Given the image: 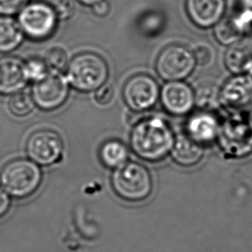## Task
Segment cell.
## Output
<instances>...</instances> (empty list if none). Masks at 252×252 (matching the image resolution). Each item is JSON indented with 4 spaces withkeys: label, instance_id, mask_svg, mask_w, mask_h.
I'll list each match as a JSON object with an SVG mask.
<instances>
[{
    "label": "cell",
    "instance_id": "4dcf8cb0",
    "mask_svg": "<svg viewBox=\"0 0 252 252\" xmlns=\"http://www.w3.org/2000/svg\"><path fill=\"white\" fill-rule=\"evenodd\" d=\"M244 74H248L252 77V56L251 57V59L249 60L248 63L245 66Z\"/></svg>",
    "mask_w": 252,
    "mask_h": 252
},
{
    "label": "cell",
    "instance_id": "5bb4252c",
    "mask_svg": "<svg viewBox=\"0 0 252 252\" xmlns=\"http://www.w3.org/2000/svg\"><path fill=\"white\" fill-rule=\"evenodd\" d=\"M219 130L217 119L208 112H200L192 116L187 124V135L201 144L214 140Z\"/></svg>",
    "mask_w": 252,
    "mask_h": 252
},
{
    "label": "cell",
    "instance_id": "1f68e13d",
    "mask_svg": "<svg viewBox=\"0 0 252 252\" xmlns=\"http://www.w3.org/2000/svg\"><path fill=\"white\" fill-rule=\"evenodd\" d=\"M81 4H85V5H89V6H93L94 4H97L99 1L101 0H78Z\"/></svg>",
    "mask_w": 252,
    "mask_h": 252
},
{
    "label": "cell",
    "instance_id": "f546056e",
    "mask_svg": "<svg viewBox=\"0 0 252 252\" xmlns=\"http://www.w3.org/2000/svg\"><path fill=\"white\" fill-rule=\"evenodd\" d=\"M93 11L97 17L99 18H104L105 16H107L110 12V4L107 2V0H101L98 2L97 4H94L93 6Z\"/></svg>",
    "mask_w": 252,
    "mask_h": 252
},
{
    "label": "cell",
    "instance_id": "d4e9b609",
    "mask_svg": "<svg viewBox=\"0 0 252 252\" xmlns=\"http://www.w3.org/2000/svg\"><path fill=\"white\" fill-rule=\"evenodd\" d=\"M193 54L196 64L200 67H206L214 61V49L205 42L198 43L193 49Z\"/></svg>",
    "mask_w": 252,
    "mask_h": 252
},
{
    "label": "cell",
    "instance_id": "cb8c5ba5",
    "mask_svg": "<svg viewBox=\"0 0 252 252\" xmlns=\"http://www.w3.org/2000/svg\"><path fill=\"white\" fill-rule=\"evenodd\" d=\"M25 64L27 78L34 83L42 80L50 70L43 59L32 58L25 62Z\"/></svg>",
    "mask_w": 252,
    "mask_h": 252
},
{
    "label": "cell",
    "instance_id": "484cf974",
    "mask_svg": "<svg viewBox=\"0 0 252 252\" xmlns=\"http://www.w3.org/2000/svg\"><path fill=\"white\" fill-rule=\"evenodd\" d=\"M52 6L59 20H67L74 13V0H50Z\"/></svg>",
    "mask_w": 252,
    "mask_h": 252
},
{
    "label": "cell",
    "instance_id": "8fae6325",
    "mask_svg": "<svg viewBox=\"0 0 252 252\" xmlns=\"http://www.w3.org/2000/svg\"><path fill=\"white\" fill-rule=\"evenodd\" d=\"M220 103L224 107L242 111L252 106V77L235 74L220 90Z\"/></svg>",
    "mask_w": 252,
    "mask_h": 252
},
{
    "label": "cell",
    "instance_id": "3957f363",
    "mask_svg": "<svg viewBox=\"0 0 252 252\" xmlns=\"http://www.w3.org/2000/svg\"><path fill=\"white\" fill-rule=\"evenodd\" d=\"M66 77L71 87L77 91L95 92L107 82L108 65L95 53H81L69 62Z\"/></svg>",
    "mask_w": 252,
    "mask_h": 252
},
{
    "label": "cell",
    "instance_id": "4316f807",
    "mask_svg": "<svg viewBox=\"0 0 252 252\" xmlns=\"http://www.w3.org/2000/svg\"><path fill=\"white\" fill-rule=\"evenodd\" d=\"M30 0H0V14L12 16L18 14L29 4Z\"/></svg>",
    "mask_w": 252,
    "mask_h": 252
},
{
    "label": "cell",
    "instance_id": "9c48e42d",
    "mask_svg": "<svg viewBox=\"0 0 252 252\" xmlns=\"http://www.w3.org/2000/svg\"><path fill=\"white\" fill-rule=\"evenodd\" d=\"M63 142L59 134L43 129L32 133L27 140L26 152L32 161L40 166H50L63 157Z\"/></svg>",
    "mask_w": 252,
    "mask_h": 252
},
{
    "label": "cell",
    "instance_id": "277c9868",
    "mask_svg": "<svg viewBox=\"0 0 252 252\" xmlns=\"http://www.w3.org/2000/svg\"><path fill=\"white\" fill-rule=\"evenodd\" d=\"M42 173L38 164L28 159H16L4 166L0 173L1 187L11 196L24 199L40 188Z\"/></svg>",
    "mask_w": 252,
    "mask_h": 252
},
{
    "label": "cell",
    "instance_id": "44dd1931",
    "mask_svg": "<svg viewBox=\"0 0 252 252\" xmlns=\"http://www.w3.org/2000/svg\"><path fill=\"white\" fill-rule=\"evenodd\" d=\"M44 62L51 70L63 72L67 69L69 64L68 54L62 46H53L47 49L44 55Z\"/></svg>",
    "mask_w": 252,
    "mask_h": 252
},
{
    "label": "cell",
    "instance_id": "52a82bcc",
    "mask_svg": "<svg viewBox=\"0 0 252 252\" xmlns=\"http://www.w3.org/2000/svg\"><path fill=\"white\" fill-rule=\"evenodd\" d=\"M69 93V83L66 75L59 71L49 70L41 81L32 88V98L35 105L42 111H53L66 102Z\"/></svg>",
    "mask_w": 252,
    "mask_h": 252
},
{
    "label": "cell",
    "instance_id": "e0dca14e",
    "mask_svg": "<svg viewBox=\"0 0 252 252\" xmlns=\"http://www.w3.org/2000/svg\"><path fill=\"white\" fill-rule=\"evenodd\" d=\"M128 155V149L119 140L105 142L99 151V158L102 163L107 168L114 169L126 163Z\"/></svg>",
    "mask_w": 252,
    "mask_h": 252
},
{
    "label": "cell",
    "instance_id": "603a6c76",
    "mask_svg": "<svg viewBox=\"0 0 252 252\" xmlns=\"http://www.w3.org/2000/svg\"><path fill=\"white\" fill-rule=\"evenodd\" d=\"M194 95L195 104L200 106H214L220 103V91H216V88L212 85H200L194 92Z\"/></svg>",
    "mask_w": 252,
    "mask_h": 252
},
{
    "label": "cell",
    "instance_id": "d6986e66",
    "mask_svg": "<svg viewBox=\"0 0 252 252\" xmlns=\"http://www.w3.org/2000/svg\"><path fill=\"white\" fill-rule=\"evenodd\" d=\"M252 55L248 48L238 43L230 46L224 56V63L232 74H244L245 67Z\"/></svg>",
    "mask_w": 252,
    "mask_h": 252
},
{
    "label": "cell",
    "instance_id": "6da1fadb",
    "mask_svg": "<svg viewBox=\"0 0 252 252\" xmlns=\"http://www.w3.org/2000/svg\"><path fill=\"white\" fill-rule=\"evenodd\" d=\"M175 138L165 120L151 117L134 125L130 134V147L137 157L147 161H159L172 151Z\"/></svg>",
    "mask_w": 252,
    "mask_h": 252
},
{
    "label": "cell",
    "instance_id": "7402d4cb",
    "mask_svg": "<svg viewBox=\"0 0 252 252\" xmlns=\"http://www.w3.org/2000/svg\"><path fill=\"white\" fill-rule=\"evenodd\" d=\"M245 35L252 29V0H240V11L231 17Z\"/></svg>",
    "mask_w": 252,
    "mask_h": 252
},
{
    "label": "cell",
    "instance_id": "ac0fdd59",
    "mask_svg": "<svg viewBox=\"0 0 252 252\" xmlns=\"http://www.w3.org/2000/svg\"><path fill=\"white\" fill-rule=\"evenodd\" d=\"M245 35L236 25L231 17L222 18L214 26V36L218 42L222 45L230 47L238 43Z\"/></svg>",
    "mask_w": 252,
    "mask_h": 252
},
{
    "label": "cell",
    "instance_id": "8992f818",
    "mask_svg": "<svg viewBox=\"0 0 252 252\" xmlns=\"http://www.w3.org/2000/svg\"><path fill=\"white\" fill-rule=\"evenodd\" d=\"M58 20L52 6L43 2L29 3L18 13V24L25 35L33 40L49 37L56 31Z\"/></svg>",
    "mask_w": 252,
    "mask_h": 252
},
{
    "label": "cell",
    "instance_id": "9a60e30c",
    "mask_svg": "<svg viewBox=\"0 0 252 252\" xmlns=\"http://www.w3.org/2000/svg\"><path fill=\"white\" fill-rule=\"evenodd\" d=\"M171 155L177 164L192 167L199 163L203 158V144L193 140L187 134L181 135L175 138Z\"/></svg>",
    "mask_w": 252,
    "mask_h": 252
},
{
    "label": "cell",
    "instance_id": "ba28073f",
    "mask_svg": "<svg viewBox=\"0 0 252 252\" xmlns=\"http://www.w3.org/2000/svg\"><path fill=\"white\" fill-rule=\"evenodd\" d=\"M160 88L155 79L139 74L126 82L123 97L126 105L133 112H142L152 108L160 98Z\"/></svg>",
    "mask_w": 252,
    "mask_h": 252
},
{
    "label": "cell",
    "instance_id": "5b68a950",
    "mask_svg": "<svg viewBox=\"0 0 252 252\" xmlns=\"http://www.w3.org/2000/svg\"><path fill=\"white\" fill-rule=\"evenodd\" d=\"M195 66L193 51L179 44H171L162 49L156 63L158 75L167 82L185 80L193 73Z\"/></svg>",
    "mask_w": 252,
    "mask_h": 252
},
{
    "label": "cell",
    "instance_id": "7a4b0ae2",
    "mask_svg": "<svg viewBox=\"0 0 252 252\" xmlns=\"http://www.w3.org/2000/svg\"><path fill=\"white\" fill-rule=\"evenodd\" d=\"M112 187L116 194L129 202H140L151 195L153 181L148 168L137 161H126L112 173Z\"/></svg>",
    "mask_w": 252,
    "mask_h": 252
},
{
    "label": "cell",
    "instance_id": "ffe728a7",
    "mask_svg": "<svg viewBox=\"0 0 252 252\" xmlns=\"http://www.w3.org/2000/svg\"><path fill=\"white\" fill-rule=\"evenodd\" d=\"M35 105L32 95L24 91L18 92L11 95L8 103L10 112L19 118L30 115L35 108Z\"/></svg>",
    "mask_w": 252,
    "mask_h": 252
},
{
    "label": "cell",
    "instance_id": "4fadbf2b",
    "mask_svg": "<svg viewBox=\"0 0 252 252\" xmlns=\"http://www.w3.org/2000/svg\"><path fill=\"white\" fill-rule=\"evenodd\" d=\"M28 81L25 62L11 56L0 59V94L12 95L23 91Z\"/></svg>",
    "mask_w": 252,
    "mask_h": 252
},
{
    "label": "cell",
    "instance_id": "7c38bea8",
    "mask_svg": "<svg viewBox=\"0 0 252 252\" xmlns=\"http://www.w3.org/2000/svg\"><path fill=\"white\" fill-rule=\"evenodd\" d=\"M226 0H186V11L197 27H214L224 17Z\"/></svg>",
    "mask_w": 252,
    "mask_h": 252
},
{
    "label": "cell",
    "instance_id": "30bf717a",
    "mask_svg": "<svg viewBox=\"0 0 252 252\" xmlns=\"http://www.w3.org/2000/svg\"><path fill=\"white\" fill-rule=\"evenodd\" d=\"M160 99L165 110L175 116L188 114L195 105L193 88L182 81H168L160 91Z\"/></svg>",
    "mask_w": 252,
    "mask_h": 252
},
{
    "label": "cell",
    "instance_id": "83f0119b",
    "mask_svg": "<svg viewBox=\"0 0 252 252\" xmlns=\"http://www.w3.org/2000/svg\"><path fill=\"white\" fill-rule=\"evenodd\" d=\"M114 98V89L111 85L105 83L101 88H98L94 94L95 101L98 105H108Z\"/></svg>",
    "mask_w": 252,
    "mask_h": 252
},
{
    "label": "cell",
    "instance_id": "2e32d148",
    "mask_svg": "<svg viewBox=\"0 0 252 252\" xmlns=\"http://www.w3.org/2000/svg\"><path fill=\"white\" fill-rule=\"evenodd\" d=\"M18 20L11 17H0V53H11L21 45L25 39Z\"/></svg>",
    "mask_w": 252,
    "mask_h": 252
},
{
    "label": "cell",
    "instance_id": "f1b7e54d",
    "mask_svg": "<svg viewBox=\"0 0 252 252\" xmlns=\"http://www.w3.org/2000/svg\"><path fill=\"white\" fill-rule=\"evenodd\" d=\"M11 195L0 187V219L4 217L11 208Z\"/></svg>",
    "mask_w": 252,
    "mask_h": 252
},
{
    "label": "cell",
    "instance_id": "d6a6232c",
    "mask_svg": "<svg viewBox=\"0 0 252 252\" xmlns=\"http://www.w3.org/2000/svg\"><path fill=\"white\" fill-rule=\"evenodd\" d=\"M251 121H252V114H251Z\"/></svg>",
    "mask_w": 252,
    "mask_h": 252
}]
</instances>
